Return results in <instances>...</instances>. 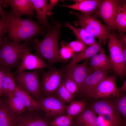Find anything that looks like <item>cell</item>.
Listing matches in <instances>:
<instances>
[{"instance_id":"cell-1","label":"cell","mask_w":126,"mask_h":126,"mask_svg":"<svg viewBox=\"0 0 126 126\" xmlns=\"http://www.w3.org/2000/svg\"><path fill=\"white\" fill-rule=\"evenodd\" d=\"M60 26L56 25L41 41L35 39L28 42L34 48L36 55L46 60L51 67L56 63L64 62L60 57L58 45Z\"/></svg>"},{"instance_id":"cell-2","label":"cell","mask_w":126,"mask_h":126,"mask_svg":"<svg viewBox=\"0 0 126 126\" xmlns=\"http://www.w3.org/2000/svg\"><path fill=\"white\" fill-rule=\"evenodd\" d=\"M10 21L7 38L12 42H27L34 37L42 34L43 29L39 23L30 18L23 19L16 17L12 12L8 14Z\"/></svg>"},{"instance_id":"cell-3","label":"cell","mask_w":126,"mask_h":126,"mask_svg":"<svg viewBox=\"0 0 126 126\" xmlns=\"http://www.w3.org/2000/svg\"><path fill=\"white\" fill-rule=\"evenodd\" d=\"M28 44V42L22 43L14 42L4 36L0 45V66L7 72L18 68L21 62V53Z\"/></svg>"},{"instance_id":"cell-4","label":"cell","mask_w":126,"mask_h":126,"mask_svg":"<svg viewBox=\"0 0 126 126\" xmlns=\"http://www.w3.org/2000/svg\"><path fill=\"white\" fill-rule=\"evenodd\" d=\"M70 13L77 17L78 23L81 28L95 37L98 38L102 44L106 43L111 33L110 29L107 25L103 24L97 17L94 16L73 11Z\"/></svg>"},{"instance_id":"cell-5","label":"cell","mask_w":126,"mask_h":126,"mask_svg":"<svg viewBox=\"0 0 126 126\" xmlns=\"http://www.w3.org/2000/svg\"><path fill=\"white\" fill-rule=\"evenodd\" d=\"M42 69L31 72L25 71L18 73L14 78L17 84L31 96L36 98L42 94L39 74Z\"/></svg>"},{"instance_id":"cell-6","label":"cell","mask_w":126,"mask_h":126,"mask_svg":"<svg viewBox=\"0 0 126 126\" xmlns=\"http://www.w3.org/2000/svg\"><path fill=\"white\" fill-rule=\"evenodd\" d=\"M65 69L52 68L41 74L40 85L42 93L48 97L56 94L63 82Z\"/></svg>"},{"instance_id":"cell-7","label":"cell","mask_w":126,"mask_h":126,"mask_svg":"<svg viewBox=\"0 0 126 126\" xmlns=\"http://www.w3.org/2000/svg\"><path fill=\"white\" fill-rule=\"evenodd\" d=\"M108 44L109 52V59L113 67V70L120 78L126 75V67L122 59V43L117 38L114 32L111 33Z\"/></svg>"},{"instance_id":"cell-8","label":"cell","mask_w":126,"mask_h":126,"mask_svg":"<svg viewBox=\"0 0 126 126\" xmlns=\"http://www.w3.org/2000/svg\"><path fill=\"white\" fill-rule=\"evenodd\" d=\"M115 75H108L99 84L89 97L95 100L112 98L120 94L116 84Z\"/></svg>"},{"instance_id":"cell-9","label":"cell","mask_w":126,"mask_h":126,"mask_svg":"<svg viewBox=\"0 0 126 126\" xmlns=\"http://www.w3.org/2000/svg\"><path fill=\"white\" fill-rule=\"evenodd\" d=\"M118 0H101L94 15L102 19L113 31Z\"/></svg>"},{"instance_id":"cell-10","label":"cell","mask_w":126,"mask_h":126,"mask_svg":"<svg viewBox=\"0 0 126 126\" xmlns=\"http://www.w3.org/2000/svg\"><path fill=\"white\" fill-rule=\"evenodd\" d=\"M21 61L15 74L25 70L43 69L52 68L46 64L43 59L36 55L32 54L27 47L24 50L21 55Z\"/></svg>"},{"instance_id":"cell-11","label":"cell","mask_w":126,"mask_h":126,"mask_svg":"<svg viewBox=\"0 0 126 126\" xmlns=\"http://www.w3.org/2000/svg\"><path fill=\"white\" fill-rule=\"evenodd\" d=\"M89 62L88 59L82 63L65 67V73L73 79L80 89L87 77L93 71L89 65Z\"/></svg>"},{"instance_id":"cell-12","label":"cell","mask_w":126,"mask_h":126,"mask_svg":"<svg viewBox=\"0 0 126 126\" xmlns=\"http://www.w3.org/2000/svg\"><path fill=\"white\" fill-rule=\"evenodd\" d=\"M53 96L41 98L38 101L42 109L50 116H60L66 112L64 103Z\"/></svg>"},{"instance_id":"cell-13","label":"cell","mask_w":126,"mask_h":126,"mask_svg":"<svg viewBox=\"0 0 126 126\" xmlns=\"http://www.w3.org/2000/svg\"><path fill=\"white\" fill-rule=\"evenodd\" d=\"M34 10L36 13V17L39 22L44 26H49L47 16L52 14V10L54 7L57 4L58 0H50L49 4L46 0H30Z\"/></svg>"},{"instance_id":"cell-14","label":"cell","mask_w":126,"mask_h":126,"mask_svg":"<svg viewBox=\"0 0 126 126\" xmlns=\"http://www.w3.org/2000/svg\"><path fill=\"white\" fill-rule=\"evenodd\" d=\"M110 70H93L87 77L80 88V92L89 97L99 84L108 75Z\"/></svg>"},{"instance_id":"cell-15","label":"cell","mask_w":126,"mask_h":126,"mask_svg":"<svg viewBox=\"0 0 126 126\" xmlns=\"http://www.w3.org/2000/svg\"><path fill=\"white\" fill-rule=\"evenodd\" d=\"M2 5L4 7L10 6L12 12L17 17L23 15L31 16L34 14V9L30 0H4Z\"/></svg>"},{"instance_id":"cell-16","label":"cell","mask_w":126,"mask_h":126,"mask_svg":"<svg viewBox=\"0 0 126 126\" xmlns=\"http://www.w3.org/2000/svg\"><path fill=\"white\" fill-rule=\"evenodd\" d=\"M112 98L96 100L91 104L89 107L98 115L119 114L117 110L114 100Z\"/></svg>"},{"instance_id":"cell-17","label":"cell","mask_w":126,"mask_h":126,"mask_svg":"<svg viewBox=\"0 0 126 126\" xmlns=\"http://www.w3.org/2000/svg\"><path fill=\"white\" fill-rule=\"evenodd\" d=\"M75 3L70 5H61L59 6L76 10L81 13L86 15L93 16L101 0H75Z\"/></svg>"},{"instance_id":"cell-18","label":"cell","mask_w":126,"mask_h":126,"mask_svg":"<svg viewBox=\"0 0 126 126\" xmlns=\"http://www.w3.org/2000/svg\"><path fill=\"white\" fill-rule=\"evenodd\" d=\"M102 44V42L99 40L96 43L87 47L83 51L75 53L72 57V59L65 67H69L81 60L88 59L99 53L103 50Z\"/></svg>"},{"instance_id":"cell-19","label":"cell","mask_w":126,"mask_h":126,"mask_svg":"<svg viewBox=\"0 0 126 126\" xmlns=\"http://www.w3.org/2000/svg\"><path fill=\"white\" fill-rule=\"evenodd\" d=\"M89 66L94 70H110L112 66L103 49L98 54L93 56L89 60Z\"/></svg>"},{"instance_id":"cell-20","label":"cell","mask_w":126,"mask_h":126,"mask_svg":"<svg viewBox=\"0 0 126 126\" xmlns=\"http://www.w3.org/2000/svg\"><path fill=\"white\" fill-rule=\"evenodd\" d=\"M114 28L120 34H124L126 32V0H119L116 10Z\"/></svg>"},{"instance_id":"cell-21","label":"cell","mask_w":126,"mask_h":126,"mask_svg":"<svg viewBox=\"0 0 126 126\" xmlns=\"http://www.w3.org/2000/svg\"><path fill=\"white\" fill-rule=\"evenodd\" d=\"M18 115L10 110L6 102L0 101V126H17Z\"/></svg>"},{"instance_id":"cell-22","label":"cell","mask_w":126,"mask_h":126,"mask_svg":"<svg viewBox=\"0 0 126 126\" xmlns=\"http://www.w3.org/2000/svg\"><path fill=\"white\" fill-rule=\"evenodd\" d=\"M14 95L21 99L26 108L29 111L33 112L41 109L38 101L17 84Z\"/></svg>"},{"instance_id":"cell-23","label":"cell","mask_w":126,"mask_h":126,"mask_svg":"<svg viewBox=\"0 0 126 126\" xmlns=\"http://www.w3.org/2000/svg\"><path fill=\"white\" fill-rule=\"evenodd\" d=\"M97 115L89 107L85 108L76 116L77 126H97Z\"/></svg>"},{"instance_id":"cell-24","label":"cell","mask_w":126,"mask_h":126,"mask_svg":"<svg viewBox=\"0 0 126 126\" xmlns=\"http://www.w3.org/2000/svg\"><path fill=\"white\" fill-rule=\"evenodd\" d=\"M64 25L71 30L77 40L81 42L85 45L90 46L97 42L95 37L83 28L75 27L68 22L65 23Z\"/></svg>"},{"instance_id":"cell-25","label":"cell","mask_w":126,"mask_h":126,"mask_svg":"<svg viewBox=\"0 0 126 126\" xmlns=\"http://www.w3.org/2000/svg\"><path fill=\"white\" fill-rule=\"evenodd\" d=\"M17 124L24 126H49L47 121L44 119L30 113L18 115Z\"/></svg>"},{"instance_id":"cell-26","label":"cell","mask_w":126,"mask_h":126,"mask_svg":"<svg viewBox=\"0 0 126 126\" xmlns=\"http://www.w3.org/2000/svg\"><path fill=\"white\" fill-rule=\"evenodd\" d=\"M17 84L10 72H6L2 84V93L8 97L14 95Z\"/></svg>"},{"instance_id":"cell-27","label":"cell","mask_w":126,"mask_h":126,"mask_svg":"<svg viewBox=\"0 0 126 126\" xmlns=\"http://www.w3.org/2000/svg\"><path fill=\"white\" fill-rule=\"evenodd\" d=\"M8 97L6 102L9 108L13 112L19 115L25 111L26 108L19 97L14 95L10 96Z\"/></svg>"},{"instance_id":"cell-28","label":"cell","mask_w":126,"mask_h":126,"mask_svg":"<svg viewBox=\"0 0 126 126\" xmlns=\"http://www.w3.org/2000/svg\"><path fill=\"white\" fill-rule=\"evenodd\" d=\"M87 105V102L83 100L72 101L66 106L67 114L74 117L76 116L85 108Z\"/></svg>"},{"instance_id":"cell-29","label":"cell","mask_w":126,"mask_h":126,"mask_svg":"<svg viewBox=\"0 0 126 126\" xmlns=\"http://www.w3.org/2000/svg\"><path fill=\"white\" fill-rule=\"evenodd\" d=\"M117 111L122 116L126 122V92L120 93L114 100Z\"/></svg>"},{"instance_id":"cell-30","label":"cell","mask_w":126,"mask_h":126,"mask_svg":"<svg viewBox=\"0 0 126 126\" xmlns=\"http://www.w3.org/2000/svg\"><path fill=\"white\" fill-rule=\"evenodd\" d=\"M55 94H56L58 98L64 103L71 102L73 101L75 95L67 89L63 82L57 90Z\"/></svg>"},{"instance_id":"cell-31","label":"cell","mask_w":126,"mask_h":126,"mask_svg":"<svg viewBox=\"0 0 126 126\" xmlns=\"http://www.w3.org/2000/svg\"><path fill=\"white\" fill-rule=\"evenodd\" d=\"M74 117L67 114L62 115L55 118L49 124L51 126H71Z\"/></svg>"},{"instance_id":"cell-32","label":"cell","mask_w":126,"mask_h":126,"mask_svg":"<svg viewBox=\"0 0 126 126\" xmlns=\"http://www.w3.org/2000/svg\"><path fill=\"white\" fill-rule=\"evenodd\" d=\"M63 82L67 89L73 94L75 95L76 93L80 92L75 82L71 77L65 74V72Z\"/></svg>"},{"instance_id":"cell-33","label":"cell","mask_w":126,"mask_h":126,"mask_svg":"<svg viewBox=\"0 0 126 126\" xmlns=\"http://www.w3.org/2000/svg\"><path fill=\"white\" fill-rule=\"evenodd\" d=\"M0 19V45L2 43L5 34L8 33V28L10 21L9 17L3 11Z\"/></svg>"},{"instance_id":"cell-34","label":"cell","mask_w":126,"mask_h":126,"mask_svg":"<svg viewBox=\"0 0 126 126\" xmlns=\"http://www.w3.org/2000/svg\"><path fill=\"white\" fill-rule=\"evenodd\" d=\"M61 48L60 50V55L61 58L64 62L68 61L72 58L75 52L66 44L63 41L60 43Z\"/></svg>"},{"instance_id":"cell-35","label":"cell","mask_w":126,"mask_h":126,"mask_svg":"<svg viewBox=\"0 0 126 126\" xmlns=\"http://www.w3.org/2000/svg\"><path fill=\"white\" fill-rule=\"evenodd\" d=\"M66 44L75 53L81 52L88 47L83 42L78 40L72 41L69 43L66 42Z\"/></svg>"},{"instance_id":"cell-36","label":"cell","mask_w":126,"mask_h":126,"mask_svg":"<svg viewBox=\"0 0 126 126\" xmlns=\"http://www.w3.org/2000/svg\"><path fill=\"white\" fill-rule=\"evenodd\" d=\"M6 72L0 66V97L2 95V89L3 79Z\"/></svg>"},{"instance_id":"cell-37","label":"cell","mask_w":126,"mask_h":126,"mask_svg":"<svg viewBox=\"0 0 126 126\" xmlns=\"http://www.w3.org/2000/svg\"><path fill=\"white\" fill-rule=\"evenodd\" d=\"M122 59L124 64L126 65V45H122Z\"/></svg>"},{"instance_id":"cell-38","label":"cell","mask_w":126,"mask_h":126,"mask_svg":"<svg viewBox=\"0 0 126 126\" xmlns=\"http://www.w3.org/2000/svg\"><path fill=\"white\" fill-rule=\"evenodd\" d=\"M117 39L120 41L123 45H126V35L124 34H120L118 37L116 36Z\"/></svg>"},{"instance_id":"cell-39","label":"cell","mask_w":126,"mask_h":126,"mask_svg":"<svg viewBox=\"0 0 126 126\" xmlns=\"http://www.w3.org/2000/svg\"><path fill=\"white\" fill-rule=\"evenodd\" d=\"M118 90L120 93H125L126 91V80L124 81L121 86L119 88H118Z\"/></svg>"},{"instance_id":"cell-40","label":"cell","mask_w":126,"mask_h":126,"mask_svg":"<svg viewBox=\"0 0 126 126\" xmlns=\"http://www.w3.org/2000/svg\"><path fill=\"white\" fill-rule=\"evenodd\" d=\"M3 3V0H0V15H1L3 13V11H2V5Z\"/></svg>"},{"instance_id":"cell-41","label":"cell","mask_w":126,"mask_h":126,"mask_svg":"<svg viewBox=\"0 0 126 126\" xmlns=\"http://www.w3.org/2000/svg\"><path fill=\"white\" fill-rule=\"evenodd\" d=\"M17 125H18V126H24L21 124H17Z\"/></svg>"},{"instance_id":"cell-42","label":"cell","mask_w":126,"mask_h":126,"mask_svg":"<svg viewBox=\"0 0 126 126\" xmlns=\"http://www.w3.org/2000/svg\"><path fill=\"white\" fill-rule=\"evenodd\" d=\"M71 126H75L73 125H72Z\"/></svg>"},{"instance_id":"cell-43","label":"cell","mask_w":126,"mask_h":126,"mask_svg":"<svg viewBox=\"0 0 126 126\" xmlns=\"http://www.w3.org/2000/svg\"></svg>"}]
</instances>
